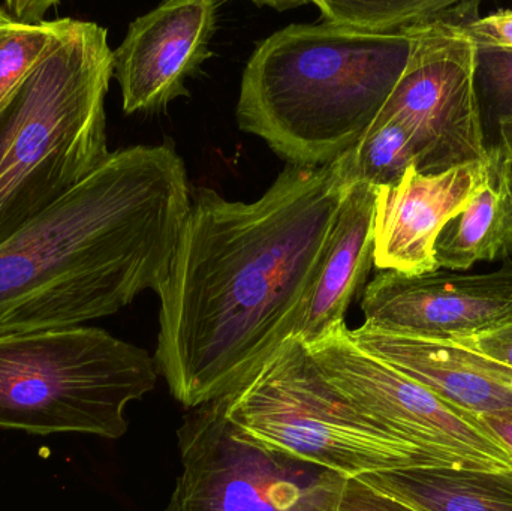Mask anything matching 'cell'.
<instances>
[{
	"mask_svg": "<svg viewBox=\"0 0 512 511\" xmlns=\"http://www.w3.org/2000/svg\"><path fill=\"white\" fill-rule=\"evenodd\" d=\"M307 350L340 392L430 468L512 471L510 453L477 416L361 350L346 324Z\"/></svg>",
	"mask_w": 512,
	"mask_h": 511,
	"instance_id": "7",
	"label": "cell"
},
{
	"mask_svg": "<svg viewBox=\"0 0 512 511\" xmlns=\"http://www.w3.org/2000/svg\"><path fill=\"white\" fill-rule=\"evenodd\" d=\"M402 77L375 122L396 119L411 129L421 174L486 165L489 146L475 78L477 48L465 26L415 27Z\"/></svg>",
	"mask_w": 512,
	"mask_h": 511,
	"instance_id": "9",
	"label": "cell"
},
{
	"mask_svg": "<svg viewBox=\"0 0 512 511\" xmlns=\"http://www.w3.org/2000/svg\"><path fill=\"white\" fill-rule=\"evenodd\" d=\"M378 188L354 182L343 198L324 257L292 338L313 345L345 324L352 299L373 266V225Z\"/></svg>",
	"mask_w": 512,
	"mask_h": 511,
	"instance_id": "14",
	"label": "cell"
},
{
	"mask_svg": "<svg viewBox=\"0 0 512 511\" xmlns=\"http://www.w3.org/2000/svg\"><path fill=\"white\" fill-rule=\"evenodd\" d=\"M358 479L420 511H512V471L409 468Z\"/></svg>",
	"mask_w": 512,
	"mask_h": 511,
	"instance_id": "16",
	"label": "cell"
},
{
	"mask_svg": "<svg viewBox=\"0 0 512 511\" xmlns=\"http://www.w3.org/2000/svg\"><path fill=\"white\" fill-rule=\"evenodd\" d=\"M354 182L346 152L322 167L286 165L254 203L192 191L158 293L155 353L185 408L227 398L292 338Z\"/></svg>",
	"mask_w": 512,
	"mask_h": 511,
	"instance_id": "1",
	"label": "cell"
},
{
	"mask_svg": "<svg viewBox=\"0 0 512 511\" xmlns=\"http://www.w3.org/2000/svg\"><path fill=\"white\" fill-rule=\"evenodd\" d=\"M348 155L352 177L375 188L396 185L406 171L418 170L420 165V150L411 129L396 119L373 123Z\"/></svg>",
	"mask_w": 512,
	"mask_h": 511,
	"instance_id": "18",
	"label": "cell"
},
{
	"mask_svg": "<svg viewBox=\"0 0 512 511\" xmlns=\"http://www.w3.org/2000/svg\"><path fill=\"white\" fill-rule=\"evenodd\" d=\"M156 381L147 351L96 327L0 336V429L119 440Z\"/></svg>",
	"mask_w": 512,
	"mask_h": 511,
	"instance_id": "5",
	"label": "cell"
},
{
	"mask_svg": "<svg viewBox=\"0 0 512 511\" xmlns=\"http://www.w3.org/2000/svg\"><path fill=\"white\" fill-rule=\"evenodd\" d=\"M409 54L408 35L291 24L259 42L246 65L240 128L288 164H331L369 131Z\"/></svg>",
	"mask_w": 512,
	"mask_h": 511,
	"instance_id": "3",
	"label": "cell"
},
{
	"mask_svg": "<svg viewBox=\"0 0 512 511\" xmlns=\"http://www.w3.org/2000/svg\"><path fill=\"white\" fill-rule=\"evenodd\" d=\"M486 165L439 174L406 171L399 183L378 188L373 225V266L423 275L438 270L435 243L442 228L466 209L483 182Z\"/></svg>",
	"mask_w": 512,
	"mask_h": 511,
	"instance_id": "12",
	"label": "cell"
},
{
	"mask_svg": "<svg viewBox=\"0 0 512 511\" xmlns=\"http://www.w3.org/2000/svg\"><path fill=\"white\" fill-rule=\"evenodd\" d=\"M475 78L481 108L484 105L496 125L511 120L512 51L477 48Z\"/></svg>",
	"mask_w": 512,
	"mask_h": 511,
	"instance_id": "20",
	"label": "cell"
},
{
	"mask_svg": "<svg viewBox=\"0 0 512 511\" xmlns=\"http://www.w3.org/2000/svg\"><path fill=\"white\" fill-rule=\"evenodd\" d=\"M512 257V185L510 168L498 144L489 147V161L474 198L454 216L435 243L439 269L463 272L478 261Z\"/></svg>",
	"mask_w": 512,
	"mask_h": 511,
	"instance_id": "15",
	"label": "cell"
},
{
	"mask_svg": "<svg viewBox=\"0 0 512 511\" xmlns=\"http://www.w3.org/2000/svg\"><path fill=\"white\" fill-rule=\"evenodd\" d=\"M11 21H14L11 15L3 8V5H0V24L11 23Z\"/></svg>",
	"mask_w": 512,
	"mask_h": 511,
	"instance_id": "27",
	"label": "cell"
},
{
	"mask_svg": "<svg viewBox=\"0 0 512 511\" xmlns=\"http://www.w3.org/2000/svg\"><path fill=\"white\" fill-rule=\"evenodd\" d=\"M59 3L53 0H9L3 3V8L11 15L12 20L23 24L44 23L45 15L51 8H57Z\"/></svg>",
	"mask_w": 512,
	"mask_h": 511,
	"instance_id": "24",
	"label": "cell"
},
{
	"mask_svg": "<svg viewBox=\"0 0 512 511\" xmlns=\"http://www.w3.org/2000/svg\"><path fill=\"white\" fill-rule=\"evenodd\" d=\"M191 200L173 144L111 152L0 243V336L78 327L158 294Z\"/></svg>",
	"mask_w": 512,
	"mask_h": 511,
	"instance_id": "2",
	"label": "cell"
},
{
	"mask_svg": "<svg viewBox=\"0 0 512 511\" xmlns=\"http://www.w3.org/2000/svg\"><path fill=\"white\" fill-rule=\"evenodd\" d=\"M225 399V417L265 449L342 477L429 468L340 392L291 338Z\"/></svg>",
	"mask_w": 512,
	"mask_h": 511,
	"instance_id": "6",
	"label": "cell"
},
{
	"mask_svg": "<svg viewBox=\"0 0 512 511\" xmlns=\"http://www.w3.org/2000/svg\"><path fill=\"white\" fill-rule=\"evenodd\" d=\"M218 2L170 0L129 24L113 51L114 74L126 114L159 113L189 96L188 78L215 56Z\"/></svg>",
	"mask_w": 512,
	"mask_h": 511,
	"instance_id": "11",
	"label": "cell"
},
{
	"mask_svg": "<svg viewBox=\"0 0 512 511\" xmlns=\"http://www.w3.org/2000/svg\"><path fill=\"white\" fill-rule=\"evenodd\" d=\"M361 309L364 326L379 332L466 341L512 320V260L481 275L382 270L364 287Z\"/></svg>",
	"mask_w": 512,
	"mask_h": 511,
	"instance_id": "10",
	"label": "cell"
},
{
	"mask_svg": "<svg viewBox=\"0 0 512 511\" xmlns=\"http://www.w3.org/2000/svg\"><path fill=\"white\" fill-rule=\"evenodd\" d=\"M498 146L507 158L508 168H510V177L512 185V119L505 120L498 125Z\"/></svg>",
	"mask_w": 512,
	"mask_h": 511,
	"instance_id": "26",
	"label": "cell"
},
{
	"mask_svg": "<svg viewBox=\"0 0 512 511\" xmlns=\"http://www.w3.org/2000/svg\"><path fill=\"white\" fill-rule=\"evenodd\" d=\"M486 431L510 453L512 458V408L478 417Z\"/></svg>",
	"mask_w": 512,
	"mask_h": 511,
	"instance_id": "25",
	"label": "cell"
},
{
	"mask_svg": "<svg viewBox=\"0 0 512 511\" xmlns=\"http://www.w3.org/2000/svg\"><path fill=\"white\" fill-rule=\"evenodd\" d=\"M460 342L468 345L472 350L480 351L484 356L512 368V320L490 330V332L483 333V335Z\"/></svg>",
	"mask_w": 512,
	"mask_h": 511,
	"instance_id": "23",
	"label": "cell"
},
{
	"mask_svg": "<svg viewBox=\"0 0 512 511\" xmlns=\"http://www.w3.org/2000/svg\"><path fill=\"white\" fill-rule=\"evenodd\" d=\"M180 473L164 511H318L330 471L242 437L225 399L192 408L177 431Z\"/></svg>",
	"mask_w": 512,
	"mask_h": 511,
	"instance_id": "8",
	"label": "cell"
},
{
	"mask_svg": "<svg viewBox=\"0 0 512 511\" xmlns=\"http://www.w3.org/2000/svg\"><path fill=\"white\" fill-rule=\"evenodd\" d=\"M72 18L39 24H0V110L62 41Z\"/></svg>",
	"mask_w": 512,
	"mask_h": 511,
	"instance_id": "19",
	"label": "cell"
},
{
	"mask_svg": "<svg viewBox=\"0 0 512 511\" xmlns=\"http://www.w3.org/2000/svg\"><path fill=\"white\" fill-rule=\"evenodd\" d=\"M349 336L370 356L465 413L480 417L512 408V368L462 342L391 335L364 324Z\"/></svg>",
	"mask_w": 512,
	"mask_h": 511,
	"instance_id": "13",
	"label": "cell"
},
{
	"mask_svg": "<svg viewBox=\"0 0 512 511\" xmlns=\"http://www.w3.org/2000/svg\"><path fill=\"white\" fill-rule=\"evenodd\" d=\"M466 35L477 48L512 51V9H501L465 26Z\"/></svg>",
	"mask_w": 512,
	"mask_h": 511,
	"instance_id": "22",
	"label": "cell"
},
{
	"mask_svg": "<svg viewBox=\"0 0 512 511\" xmlns=\"http://www.w3.org/2000/svg\"><path fill=\"white\" fill-rule=\"evenodd\" d=\"M108 30L74 20L0 110V243L83 182L110 155Z\"/></svg>",
	"mask_w": 512,
	"mask_h": 511,
	"instance_id": "4",
	"label": "cell"
},
{
	"mask_svg": "<svg viewBox=\"0 0 512 511\" xmlns=\"http://www.w3.org/2000/svg\"><path fill=\"white\" fill-rule=\"evenodd\" d=\"M324 23L370 35H405L436 23L468 26L480 18V2L454 0H315Z\"/></svg>",
	"mask_w": 512,
	"mask_h": 511,
	"instance_id": "17",
	"label": "cell"
},
{
	"mask_svg": "<svg viewBox=\"0 0 512 511\" xmlns=\"http://www.w3.org/2000/svg\"><path fill=\"white\" fill-rule=\"evenodd\" d=\"M319 511H420L376 491L361 479L330 473Z\"/></svg>",
	"mask_w": 512,
	"mask_h": 511,
	"instance_id": "21",
	"label": "cell"
}]
</instances>
